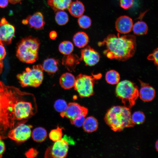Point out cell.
Returning a JSON list of instances; mask_svg holds the SVG:
<instances>
[{
	"label": "cell",
	"mask_w": 158,
	"mask_h": 158,
	"mask_svg": "<svg viewBox=\"0 0 158 158\" xmlns=\"http://www.w3.org/2000/svg\"><path fill=\"white\" fill-rule=\"evenodd\" d=\"M24 92L15 87L6 85L0 81V138L3 140L8 138L10 130L23 123L16 120L13 108Z\"/></svg>",
	"instance_id": "6da1fadb"
},
{
	"label": "cell",
	"mask_w": 158,
	"mask_h": 158,
	"mask_svg": "<svg viewBox=\"0 0 158 158\" xmlns=\"http://www.w3.org/2000/svg\"><path fill=\"white\" fill-rule=\"evenodd\" d=\"M99 46L105 45L106 49L103 53L108 58L124 61L131 57L135 53L136 47V38L132 35L120 36L119 35H109Z\"/></svg>",
	"instance_id": "7a4b0ae2"
},
{
	"label": "cell",
	"mask_w": 158,
	"mask_h": 158,
	"mask_svg": "<svg viewBox=\"0 0 158 158\" xmlns=\"http://www.w3.org/2000/svg\"><path fill=\"white\" fill-rule=\"evenodd\" d=\"M131 115L130 109L125 106H114L107 111L104 120L113 130L120 131L135 125L131 121Z\"/></svg>",
	"instance_id": "3957f363"
},
{
	"label": "cell",
	"mask_w": 158,
	"mask_h": 158,
	"mask_svg": "<svg viewBox=\"0 0 158 158\" xmlns=\"http://www.w3.org/2000/svg\"><path fill=\"white\" fill-rule=\"evenodd\" d=\"M13 111L17 121L23 123L27 122L37 111L36 101L34 95L25 92L15 103Z\"/></svg>",
	"instance_id": "277c9868"
},
{
	"label": "cell",
	"mask_w": 158,
	"mask_h": 158,
	"mask_svg": "<svg viewBox=\"0 0 158 158\" xmlns=\"http://www.w3.org/2000/svg\"><path fill=\"white\" fill-rule=\"evenodd\" d=\"M40 44L39 39L29 36L22 39L18 43L16 56L20 61L28 63H32L38 58L39 47Z\"/></svg>",
	"instance_id": "5b68a950"
},
{
	"label": "cell",
	"mask_w": 158,
	"mask_h": 158,
	"mask_svg": "<svg viewBox=\"0 0 158 158\" xmlns=\"http://www.w3.org/2000/svg\"><path fill=\"white\" fill-rule=\"evenodd\" d=\"M117 84L115 90L116 96L121 100L125 107L131 108L139 97L137 86L128 80H122Z\"/></svg>",
	"instance_id": "8992f818"
},
{
	"label": "cell",
	"mask_w": 158,
	"mask_h": 158,
	"mask_svg": "<svg viewBox=\"0 0 158 158\" xmlns=\"http://www.w3.org/2000/svg\"><path fill=\"white\" fill-rule=\"evenodd\" d=\"M16 77L22 87H38L44 79L42 65H34L31 68L27 67L22 73L18 74Z\"/></svg>",
	"instance_id": "52a82bcc"
},
{
	"label": "cell",
	"mask_w": 158,
	"mask_h": 158,
	"mask_svg": "<svg viewBox=\"0 0 158 158\" xmlns=\"http://www.w3.org/2000/svg\"><path fill=\"white\" fill-rule=\"evenodd\" d=\"M100 74L93 76L80 74L76 78L74 89L81 97H87L94 94V85L95 80L100 78Z\"/></svg>",
	"instance_id": "ba28073f"
},
{
	"label": "cell",
	"mask_w": 158,
	"mask_h": 158,
	"mask_svg": "<svg viewBox=\"0 0 158 158\" xmlns=\"http://www.w3.org/2000/svg\"><path fill=\"white\" fill-rule=\"evenodd\" d=\"M32 125L26 123L20 124L9 131L8 137L18 143L24 142L31 136Z\"/></svg>",
	"instance_id": "9c48e42d"
},
{
	"label": "cell",
	"mask_w": 158,
	"mask_h": 158,
	"mask_svg": "<svg viewBox=\"0 0 158 158\" xmlns=\"http://www.w3.org/2000/svg\"><path fill=\"white\" fill-rule=\"evenodd\" d=\"M68 144L64 139L55 142L54 144L46 150L44 157L45 158H64L67 154Z\"/></svg>",
	"instance_id": "30bf717a"
},
{
	"label": "cell",
	"mask_w": 158,
	"mask_h": 158,
	"mask_svg": "<svg viewBox=\"0 0 158 158\" xmlns=\"http://www.w3.org/2000/svg\"><path fill=\"white\" fill-rule=\"evenodd\" d=\"M15 32V27L4 18H2L0 21V44L3 45L11 44Z\"/></svg>",
	"instance_id": "8fae6325"
},
{
	"label": "cell",
	"mask_w": 158,
	"mask_h": 158,
	"mask_svg": "<svg viewBox=\"0 0 158 158\" xmlns=\"http://www.w3.org/2000/svg\"><path fill=\"white\" fill-rule=\"evenodd\" d=\"M88 112L87 109L75 102H70L68 104L66 110L60 113L63 117H66L70 120L81 115L86 116Z\"/></svg>",
	"instance_id": "7c38bea8"
},
{
	"label": "cell",
	"mask_w": 158,
	"mask_h": 158,
	"mask_svg": "<svg viewBox=\"0 0 158 158\" xmlns=\"http://www.w3.org/2000/svg\"><path fill=\"white\" fill-rule=\"evenodd\" d=\"M81 54V60L83 61L87 66H94L100 60V56L98 52L89 46L83 49Z\"/></svg>",
	"instance_id": "4fadbf2b"
},
{
	"label": "cell",
	"mask_w": 158,
	"mask_h": 158,
	"mask_svg": "<svg viewBox=\"0 0 158 158\" xmlns=\"http://www.w3.org/2000/svg\"><path fill=\"white\" fill-rule=\"evenodd\" d=\"M133 26V20L126 16H122L118 18L115 23L117 31L121 34H126L131 30Z\"/></svg>",
	"instance_id": "5bb4252c"
},
{
	"label": "cell",
	"mask_w": 158,
	"mask_h": 158,
	"mask_svg": "<svg viewBox=\"0 0 158 158\" xmlns=\"http://www.w3.org/2000/svg\"><path fill=\"white\" fill-rule=\"evenodd\" d=\"M141 87L139 91V96L140 99L145 102H150L154 98L155 95L154 89L147 83L139 80Z\"/></svg>",
	"instance_id": "9a60e30c"
},
{
	"label": "cell",
	"mask_w": 158,
	"mask_h": 158,
	"mask_svg": "<svg viewBox=\"0 0 158 158\" xmlns=\"http://www.w3.org/2000/svg\"><path fill=\"white\" fill-rule=\"evenodd\" d=\"M27 25L31 28L36 30L43 29L45 24L44 17L40 12H37L32 15L28 16L26 18Z\"/></svg>",
	"instance_id": "2e32d148"
},
{
	"label": "cell",
	"mask_w": 158,
	"mask_h": 158,
	"mask_svg": "<svg viewBox=\"0 0 158 158\" xmlns=\"http://www.w3.org/2000/svg\"><path fill=\"white\" fill-rule=\"evenodd\" d=\"M76 78L71 73L66 72L63 74L59 78V84L65 89H69L74 87Z\"/></svg>",
	"instance_id": "e0dca14e"
},
{
	"label": "cell",
	"mask_w": 158,
	"mask_h": 158,
	"mask_svg": "<svg viewBox=\"0 0 158 158\" xmlns=\"http://www.w3.org/2000/svg\"><path fill=\"white\" fill-rule=\"evenodd\" d=\"M72 0H48V4L55 12L68 9Z\"/></svg>",
	"instance_id": "ac0fdd59"
},
{
	"label": "cell",
	"mask_w": 158,
	"mask_h": 158,
	"mask_svg": "<svg viewBox=\"0 0 158 158\" xmlns=\"http://www.w3.org/2000/svg\"><path fill=\"white\" fill-rule=\"evenodd\" d=\"M70 14L73 16L79 18L82 16L85 11V7L81 1L76 0L71 2L68 8Z\"/></svg>",
	"instance_id": "d6986e66"
},
{
	"label": "cell",
	"mask_w": 158,
	"mask_h": 158,
	"mask_svg": "<svg viewBox=\"0 0 158 158\" xmlns=\"http://www.w3.org/2000/svg\"><path fill=\"white\" fill-rule=\"evenodd\" d=\"M58 62L56 59L49 58L44 60L42 66L43 71L49 73L53 74L58 70Z\"/></svg>",
	"instance_id": "ffe728a7"
},
{
	"label": "cell",
	"mask_w": 158,
	"mask_h": 158,
	"mask_svg": "<svg viewBox=\"0 0 158 158\" xmlns=\"http://www.w3.org/2000/svg\"><path fill=\"white\" fill-rule=\"evenodd\" d=\"M73 40L75 45L81 48L84 47L87 45L89 42V37L85 32H79L74 35Z\"/></svg>",
	"instance_id": "44dd1931"
},
{
	"label": "cell",
	"mask_w": 158,
	"mask_h": 158,
	"mask_svg": "<svg viewBox=\"0 0 158 158\" xmlns=\"http://www.w3.org/2000/svg\"><path fill=\"white\" fill-rule=\"evenodd\" d=\"M98 126V122L97 119L93 116H90L85 119L82 126L85 132L92 133L97 129Z\"/></svg>",
	"instance_id": "7402d4cb"
},
{
	"label": "cell",
	"mask_w": 158,
	"mask_h": 158,
	"mask_svg": "<svg viewBox=\"0 0 158 158\" xmlns=\"http://www.w3.org/2000/svg\"><path fill=\"white\" fill-rule=\"evenodd\" d=\"M31 136L33 140L37 142H41L45 140L47 136L46 130L42 127L35 128L32 132Z\"/></svg>",
	"instance_id": "603a6c76"
},
{
	"label": "cell",
	"mask_w": 158,
	"mask_h": 158,
	"mask_svg": "<svg viewBox=\"0 0 158 158\" xmlns=\"http://www.w3.org/2000/svg\"><path fill=\"white\" fill-rule=\"evenodd\" d=\"M133 30L135 35H145L148 30L146 23L143 21H138L133 26Z\"/></svg>",
	"instance_id": "cb8c5ba5"
},
{
	"label": "cell",
	"mask_w": 158,
	"mask_h": 158,
	"mask_svg": "<svg viewBox=\"0 0 158 158\" xmlns=\"http://www.w3.org/2000/svg\"><path fill=\"white\" fill-rule=\"evenodd\" d=\"M74 50V45L71 42L64 41L61 42L59 46V52L64 55L71 54Z\"/></svg>",
	"instance_id": "d4e9b609"
},
{
	"label": "cell",
	"mask_w": 158,
	"mask_h": 158,
	"mask_svg": "<svg viewBox=\"0 0 158 158\" xmlns=\"http://www.w3.org/2000/svg\"><path fill=\"white\" fill-rule=\"evenodd\" d=\"M120 77L119 73L113 70L108 71L105 75V80L109 84H117L119 81Z\"/></svg>",
	"instance_id": "484cf974"
},
{
	"label": "cell",
	"mask_w": 158,
	"mask_h": 158,
	"mask_svg": "<svg viewBox=\"0 0 158 158\" xmlns=\"http://www.w3.org/2000/svg\"><path fill=\"white\" fill-rule=\"evenodd\" d=\"M57 23L60 25H65L68 22L69 18L68 14L63 11H57L55 16Z\"/></svg>",
	"instance_id": "4316f807"
},
{
	"label": "cell",
	"mask_w": 158,
	"mask_h": 158,
	"mask_svg": "<svg viewBox=\"0 0 158 158\" xmlns=\"http://www.w3.org/2000/svg\"><path fill=\"white\" fill-rule=\"evenodd\" d=\"M62 128L58 126L56 128L51 131L49 137L51 140L55 142L62 139Z\"/></svg>",
	"instance_id": "83f0119b"
},
{
	"label": "cell",
	"mask_w": 158,
	"mask_h": 158,
	"mask_svg": "<svg viewBox=\"0 0 158 158\" xmlns=\"http://www.w3.org/2000/svg\"><path fill=\"white\" fill-rule=\"evenodd\" d=\"M131 119L135 125L140 124L143 123L145 121V116L142 112L136 111L131 115Z\"/></svg>",
	"instance_id": "f1b7e54d"
},
{
	"label": "cell",
	"mask_w": 158,
	"mask_h": 158,
	"mask_svg": "<svg viewBox=\"0 0 158 158\" xmlns=\"http://www.w3.org/2000/svg\"><path fill=\"white\" fill-rule=\"evenodd\" d=\"M79 18L78 22L81 28L87 29L90 27L92 21L89 17L86 15H82Z\"/></svg>",
	"instance_id": "f546056e"
},
{
	"label": "cell",
	"mask_w": 158,
	"mask_h": 158,
	"mask_svg": "<svg viewBox=\"0 0 158 158\" xmlns=\"http://www.w3.org/2000/svg\"><path fill=\"white\" fill-rule=\"evenodd\" d=\"M68 106L66 102L64 99H59L57 100L54 104V107L57 112L61 113L65 111Z\"/></svg>",
	"instance_id": "4dcf8cb0"
},
{
	"label": "cell",
	"mask_w": 158,
	"mask_h": 158,
	"mask_svg": "<svg viewBox=\"0 0 158 158\" xmlns=\"http://www.w3.org/2000/svg\"><path fill=\"white\" fill-rule=\"evenodd\" d=\"M85 116L83 115H80L70 120V122L71 124L76 127L80 128L83 126L85 119Z\"/></svg>",
	"instance_id": "1f68e13d"
},
{
	"label": "cell",
	"mask_w": 158,
	"mask_h": 158,
	"mask_svg": "<svg viewBox=\"0 0 158 158\" xmlns=\"http://www.w3.org/2000/svg\"><path fill=\"white\" fill-rule=\"evenodd\" d=\"M38 153V152L36 149L32 148L26 151L25 153V155L28 158H34L36 157Z\"/></svg>",
	"instance_id": "d6a6232c"
},
{
	"label": "cell",
	"mask_w": 158,
	"mask_h": 158,
	"mask_svg": "<svg viewBox=\"0 0 158 158\" xmlns=\"http://www.w3.org/2000/svg\"><path fill=\"white\" fill-rule=\"evenodd\" d=\"M158 48L155 49L153 52L149 54L147 57V59L149 60L153 61L156 65H158Z\"/></svg>",
	"instance_id": "836d02e7"
},
{
	"label": "cell",
	"mask_w": 158,
	"mask_h": 158,
	"mask_svg": "<svg viewBox=\"0 0 158 158\" xmlns=\"http://www.w3.org/2000/svg\"><path fill=\"white\" fill-rule=\"evenodd\" d=\"M120 6L124 9H128L132 6L133 0H120Z\"/></svg>",
	"instance_id": "e575fe53"
},
{
	"label": "cell",
	"mask_w": 158,
	"mask_h": 158,
	"mask_svg": "<svg viewBox=\"0 0 158 158\" xmlns=\"http://www.w3.org/2000/svg\"><path fill=\"white\" fill-rule=\"evenodd\" d=\"M6 150L5 144L3 139L0 138V158L2 157Z\"/></svg>",
	"instance_id": "d590c367"
},
{
	"label": "cell",
	"mask_w": 158,
	"mask_h": 158,
	"mask_svg": "<svg viewBox=\"0 0 158 158\" xmlns=\"http://www.w3.org/2000/svg\"><path fill=\"white\" fill-rule=\"evenodd\" d=\"M6 51L3 45L0 44V60H2L6 55Z\"/></svg>",
	"instance_id": "8d00e7d4"
},
{
	"label": "cell",
	"mask_w": 158,
	"mask_h": 158,
	"mask_svg": "<svg viewBox=\"0 0 158 158\" xmlns=\"http://www.w3.org/2000/svg\"><path fill=\"white\" fill-rule=\"evenodd\" d=\"M9 2L8 0H0V7L4 8L7 6Z\"/></svg>",
	"instance_id": "74e56055"
},
{
	"label": "cell",
	"mask_w": 158,
	"mask_h": 158,
	"mask_svg": "<svg viewBox=\"0 0 158 158\" xmlns=\"http://www.w3.org/2000/svg\"><path fill=\"white\" fill-rule=\"evenodd\" d=\"M66 141L68 144V142H69V144H74V142L72 138L70 137H68L67 135H65L63 138Z\"/></svg>",
	"instance_id": "f35d334b"
},
{
	"label": "cell",
	"mask_w": 158,
	"mask_h": 158,
	"mask_svg": "<svg viewBox=\"0 0 158 158\" xmlns=\"http://www.w3.org/2000/svg\"><path fill=\"white\" fill-rule=\"evenodd\" d=\"M49 35L50 39L52 40H54L57 37V34L56 31H53L50 32Z\"/></svg>",
	"instance_id": "ab89813d"
},
{
	"label": "cell",
	"mask_w": 158,
	"mask_h": 158,
	"mask_svg": "<svg viewBox=\"0 0 158 158\" xmlns=\"http://www.w3.org/2000/svg\"><path fill=\"white\" fill-rule=\"evenodd\" d=\"M9 2L12 4H15L20 2L23 0H8Z\"/></svg>",
	"instance_id": "60d3db41"
},
{
	"label": "cell",
	"mask_w": 158,
	"mask_h": 158,
	"mask_svg": "<svg viewBox=\"0 0 158 158\" xmlns=\"http://www.w3.org/2000/svg\"><path fill=\"white\" fill-rule=\"evenodd\" d=\"M4 67L3 62L2 60H0V75L1 74Z\"/></svg>",
	"instance_id": "b9f144b4"
},
{
	"label": "cell",
	"mask_w": 158,
	"mask_h": 158,
	"mask_svg": "<svg viewBox=\"0 0 158 158\" xmlns=\"http://www.w3.org/2000/svg\"><path fill=\"white\" fill-rule=\"evenodd\" d=\"M155 148L157 150V151H158V142L157 140L156 143L155 145Z\"/></svg>",
	"instance_id": "7bdbcfd3"
}]
</instances>
